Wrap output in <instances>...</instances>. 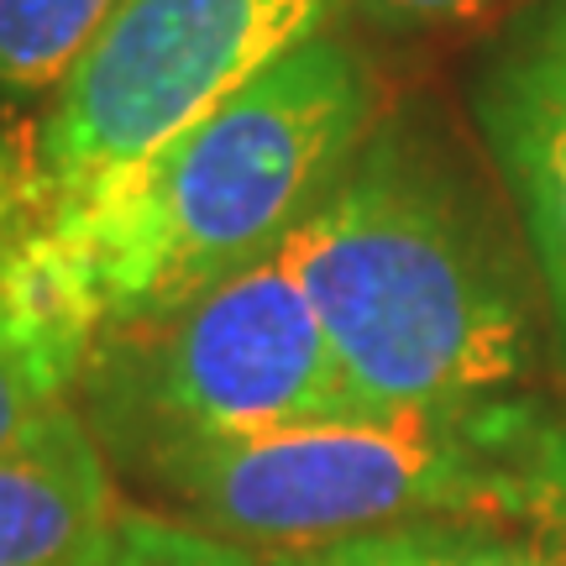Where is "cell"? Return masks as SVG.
<instances>
[{
	"label": "cell",
	"mask_w": 566,
	"mask_h": 566,
	"mask_svg": "<svg viewBox=\"0 0 566 566\" xmlns=\"http://www.w3.org/2000/svg\"><path fill=\"white\" fill-rule=\"evenodd\" d=\"M373 101V69L325 32L137 168L0 221L105 342L279 252L367 142Z\"/></svg>",
	"instance_id": "cell-1"
},
{
	"label": "cell",
	"mask_w": 566,
	"mask_h": 566,
	"mask_svg": "<svg viewBox=\"0 0 566 566\" xmlns=\"http://www.w3.org/2000/svg\"><path fill=\"white\" fill-rule=\"evenodd\" d=\"M283 258L363 409L499 405L535 357V315L488 210L405 126L352 153Z\"/></svg>",
	"instance_id": "cell-2"
},
{
	"label": "cell",
	"mask_w": 566,
	"mask_h": 566,
	"mask_svg": "<svg viewBox=\"0 0 566 566\" xmlns=\"http://www.w3.org/2000/svg\"><path fill=\"white\" fill-rule=\"evenodd\" d=\"M530 405L357 409L231 441H158L132 462L200 530L283 556L451 520L530 525Z\"/></svg>",
	"instance_id": "cell-3"
},
{
	"label": "cell",
	"mask_w": 566,
	"mask_h": 566,
	"mask_svg": "<svg viewBox=\"0 0 566 566\" xmlns=\"http://www.w3.org/2000/svg\"><path fill=\"white\" fill-rule=\"evenodd\" d=\"M346 0H122L38 122L0 142V210L42 216L195 132L331 32Z\"/></svg>",
	"instance_id": "cell-4"
},
{
	"label": "cell",
	"mask_w": 566,
	"mask_h": 566,
	"mask_svg": "<svg viewBox=\"0 0 566 566\" xmlns=\"http://www.w3.org/2000/svg\"><path fill=\"white\" fill-rule=\"evenodd\" d=\"M84 388L95 394V436H116L126 451L363 409L283 247L174 315L105 336Z\"/></svg>",
	"instance_id": "cell-5"
},
{
	"label": "cell",
	"mask_w": 566,
	"mask_h": 566,
	"mask_svg": "<svg viewBox=\"0 0 566 566\" xmlns=\"http://www.w3.org/2000/svg\"><path fill=\"white\" fill-rule=\"evenodd\" d=\"M472 116L509 184L566 363V0H530L472 80Z\"/></svg>",
	"instance_id": "cell-6"
},
{
	"label": "cell",
	"mask_w": 566,
	"mask_h": 566,
	"mask_svg": "<svg viewBox=\"0 0 566 566\" xmlns=\"http://www.w3.org/2000/svg\"><path fill=\"white\" fill-rule=\"evenodd\" d=\"M116 514L111 457L80 405L42 415L0 451V566H80Z\"/></svg>",
	"instance_id": "cell-7"
},
{
	"label": "cell",
	"mask_w": 566,
	"mask_h": 566,
	"mask_svg": "<svg viewBox=\"0 0 566 566\" xmlns=\"http://www.w3.org/2000/svg\"><path fill=\"white\" fill-rule=\"evenodd\" d=\"M95 346V331L63 300L32 242L0 221V451L42 415L74 405Z\"/></svg>",
	"instance_id": "cell-8"
},
{
	"label": "cell",
	"mask_w": 566,
	"mask_h": 566,
	"mask_svg": "<svg viewBox=\"0 0 566 566\" xmlns=\"http://www.w3.org/2000/svg\"><path fill=\"white\" fill-rule=\"evenodd\" d=\"M122 0H0V101L53 95Z\"/></svg>",
	"instance_id": "cell-9"
},
{
	"label": "cell",
	"mask_w": 566,
	"mask_h": 566,
	"mask_svg": "<svg viewBox=\"0 0 566 566\" xmlns=\"http://www.w3.org/2000/svg\"><path fill=\"white\" fill-rule=\"evenodd\" d=\"M80 566H268V562H258L237 541L210 535L200 525H179V520L122 509L116 525L84 551Z\"/></svg>",
	"instance_id": "cell-10"
},
{
	"label": "cell",
	"mask_w": 566,
	"mask_h": 566,
	"mask_svg": "<svg viewBox=\"0 0 566 566\" xmlns=\"http://www.w3.org/2000/svg\"><path fill=\"white\" fill-rule=\"evenodd\" d=\"M420 566H566L562 551L546 541H514V535H488L467 525H415L405 530Z\"/></svg>",
	"instance_id": "cell-11"
},
{
	"label": "cell",
	"mask_w": 566,
	"mask_h": 566,
	"mask_svg": "<svg viewBox=\"0 0 566 566\" xmlns=\"http://www.w3.org/2000/svg\"><path fill=\"white\" fill-rule=\"evenodd\" d=\"M530 472H535V509L530 535L566 556V415L535 409L530 420Z\"/></svg>",
	"instance_id": "cell-12"
},
{
	"label": "cell",
	"mask_w": 566,
	"mask_h": 566,
	"mask_svg": "<svg viewBox=\"0 0 566 566\" xmlns=\"http://www.w3.org/2000/svg\"><path fill=\"white\" fill-rule=\"evenodd\" d=\"M346 6H363L378 27H394V32H424V27L478 21V17H488L499 0H346Z\"/></svg>",
	"instance_id": "cell-13"
},
{
	"label": "cell",
	"mask_w": 566,
	"mask_h": 566,
	"mask_svg": "<svg viewBox=\"0 0 566 566\" xmlns=\"http://www.w3.org/2000/svg\"><path fill=\"white\" fill-rule=\"evenodd\" d=\"M273 566H420L405 530L394 535H363V541H336L315 551H283Z\"/></svg>",
	"instance_id": "cell-14"
}]
</instances>
